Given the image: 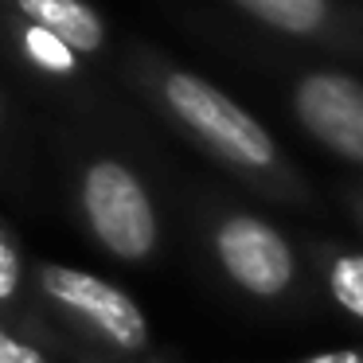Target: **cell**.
<instances>
[{
  "mask_svg": "<svg viewBox=\"0 0 363 363\" xmlns=\"http://www.w3.org/2000/svg\"><path fill=\"white\" fill-rule=\"evenodd\" d=\"M141 82L149 102L250 191L281 207H316L305 172L289 160L277 137L223 86L168 59H149L141 67Z\"/></svg>",
  "mask_w": 363,
  "mask_h": 363,
  "instance_id": "6da1fadb",
  "label": "cell"
},
{
  "mask_svg": "<svg viewBox=\"0 0 363 363\" xmlns=\"http://www.w3.org/2000/svg\"><path fill=\"white\" fill-rule=\"evenodd\" d=\"M28 281L40 308L55 316V324H63V332L82 347L118 355L121 363H137V355L149 352V316L121 285L63 262H35Z\"/></svg>",
  "mask_w": 363,
  "mask_h": 363,
  "instance_id": "7a4b0ae2",
  "label": "cell"
},
{
  "mask_svg": "<svg viewBox=\"0 0 363 363\" xmlns=\"http://www.w3.org/2000/svg\"><path fill=\"white\" fill-rule=\"evenodd\" d=\"M207 250L219 274L242 297L269 308L301 305L308 293V269L293 238L266 215L219 203L207 211Z\"/></svg>",
  "mask_w": 363,
  "mask_h": 363,
  "instance_id": "3957f363",
  "label": "cell"
},
{
  "mask_svg": "<svg viewBox=\"0 0 363 363\" xmlns=\"http://www.w3.org/2000/svg\"><path fill=\"white\" fill-rule=\"evenodd\" d=\"M74 207L86 235L102 246L110 258L145 266L160 250V211L145 176L133 164L110 157H90L79 168L74 184Z\"/></svg>",
  "mask_w": 363,
  "mask_h": 363,
  "instance_id": "277c9868",
  "label": "cell"
},
{
  "mask_svg": "<svg viewBox=\"0 0 363 363\" xmlns=\"http://www.w3.org/2000/svg\"><path fill=\"white\" fill-rule=\"evenodd\" d=\"M285 106H289L297 129L328 157L363 172V79L344 67L308 63L297 67L285 82Z\"/></svg>",
  "mask_w": 363,
  "mask_h": 363,
  "instance_id": "5b68a950",
  "label": "cell"
},
{
  "mask_svg": "<svg viewBox=\"0 0 363 363\" xmlns=\"http://www.w3.org/2000/svg\"><path fill=\"white\" fill-rule=\"evenodd\" d=\"M227 4L250 24L301 48L363 59V4L355 0H227Z\"/></svg>",
  "mask_w": 363,
  "mask_h": 363,
  "instance_id": "8992f818",
  "label": "cell"
},
{
  "mask_svg": "<svg viewBox=\"0 0 363 363\" xmlns=\"http://www.w3.org/2000/svg\"><path fill=\"white\" fill-rule=\"evenodd\" d=\"M0 4L28 24L55 32L79 55H102L110 43V28H106L102 12L86 0H0Z\"/></svg>",
  "mask_w": 363,
  "mask_h": 363,
  "instance_id": "52a82bcc",
  "label": "cell"
},
{
  "mask_svg": "<svg viewBox=\"0 0 363 363\" xmlns=\"http://www.w3.org/2000/svg\"><path fill=\"white\" fill-rule=\"evenodd\" d=\"M305 254H308V266L320 277L328 301L347 320L363 324V250L332 242V238H316V242L305 246Z\"/></svg>",
  "mask_w": 363,
  "mask_h": 363,
  "instance_id": "ba28073f",
  "label": "cell"
},
{
  "mask_svg": "<svg viewBox=\"0 0 363 363\" xmlns=\"http://www.w3.org/2000/svg\"><path fill=\"white\" fill-rule=\"evenodd\" d=\"M0 32L9 35L16 55L24 59L35 74H43V79H51V82L82 79V55L67 40H59L55 32H48V28H40V24H28V20L12 16L9 9L0 16Z\"/></svg>",
  "mask_w": 363,
  "mask_h": 363,
  "instance_id": "9c48e42d",
  "label": "cell"
},
{
  "mask_svg": "<svg viewBox=\"0 0 363 363\" xmlns=\"http://www.w3.org/2000/svg\"><path fill=\"white\" fill-rule=\"evenodd\" d=\"M24 281H28V266H24V254H20V242H16V235L0 223V313H9L20 301Z\"/></svg>",
  "mask_w": 363,
  "mask_h": 363,
  "instance_id": "30bf717a",
  "label": "cell"
},
{
  "mask_svg": "<svg viewBox=\"0 0 363 363\" xmlns=\"http://www.w3.org/2000/svg\"><path fill=\"white\" fill-rule=\"evenodd\" d=\"M0 363H55V355L43 347L35 332L0 316Z\"/></svg>",
  "mask_w": 363,
  "mask_h": 363,
  "instance_id": "8fae6325",
  "label": "cell"
},
{
  "mask_svg": "<svg viewBox=\"0 0 363 363\" xmlns=\"http://www.w3.org/2000/svg\"><path fill=\"white\" fill-rule=\"evenodd\" d=\"M289 363H363V340L344 347H324V352L301 355V359H289Z\"/></svg>",
  "mask_w": 363,
  "mask_h": 363,
  "instance_id": "7c38bea8",
  "label": "cell"
},
{
  "mask_svg": "<svg viewBox=\"0 0 363 363\" xmlns=\"http://www.w3.org/2000/svg\"><path fill=\"white\" fill-rule=\"evenodd\" d=\"M340 199H344L347 215H352V223L359 227V235H363V184H352V188H344V191H340Z\"/></svg>",
  "mask_w": 363,
  "mask_h": 363,
  "instance_id": "4fadbf2b",
  "label": "cell"
},
{
  "mask_svg": "<svg viewBox=\"0 0 363 363\" xmlns=\"http://www.w3.org/2000/svg\"><path fill=\"white\" fill-rule=\"evenodd\" d=\"M0 129H4V98H0Z\"/></svg>",
  "mask_w": 363,
  "mask_h": 363,
  "instance_id": "5bb4252c",
  "label": "cell"
},
{
  "mask_svg": "<svg viewBox=\"0 0 363 363\" xmlns=\"http://www.w3.org/2000/svg\"><path fill=\"white\" fill-rule=\"evenodd\" d=\"M137 363H141V359H137ZM145 363H168V359H145Z\"/></svg>",
  "mask_w": 363,
  "mask_h": 363,
  "instance_id": "9a60e30c",
  "label": "cell"
},
{
  "mask_svg": "<svg viewBox=\"0 0 363 363\" xmlns=\"http://www.w3.org/2000/svg\"><path fill=\"white\" fill-rule=\"evenodd\" d=\"M355 4H363V0H355Z\"/></svg>",
  "mask_w": 363,
  "mask_h": 363,
  "instance_id": "2e32d148",
  "label": "cell"
}]
</instances>
